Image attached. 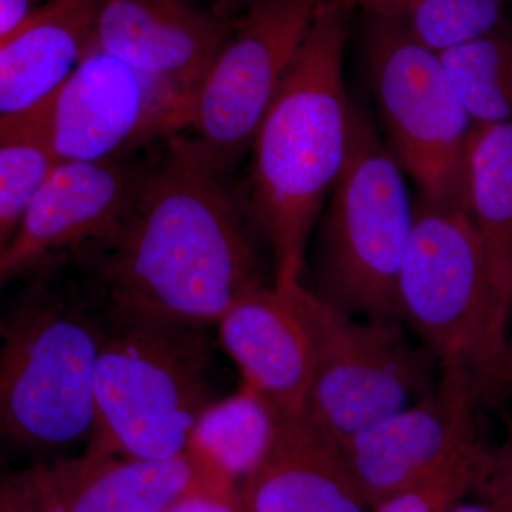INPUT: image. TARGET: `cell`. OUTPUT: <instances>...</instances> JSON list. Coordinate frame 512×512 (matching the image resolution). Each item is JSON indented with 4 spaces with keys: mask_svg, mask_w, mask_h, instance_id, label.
Segmentation results:
<instances>
[{
    "mask_svg": "<svg viewBox=\"0 0 512 512\" xmlns=\"http://www.w3.org/2000/svg\"><path fill=\"white\" fill-rule=\"evenodd\" d=\"M0 512H2V511H0Z\"/></svg>",
    "mask_w": 512,
    "mask_h": 512,
    "instance_id": "30",
    "label": "cell"
},
{
    "mask_svg": "<svg viewBox=\"0 0 512 512\" xmlns=\"http://www.w3.org/2000/svg\"><path fill=\"white\" fill-rule=\"evenodd\" d=\"M448 82L474 124L512 123V25L439 53Z\"/></svg>",
    "mask_w": 512,
    "mask_h": 512,
    "instance_id": "20",
    "label": "cell"
},
{
    "mask_svg": "<svg viewBox=\"0 0 512 512\" xmlns=\"http://www.w3.org/2000/svg\"><path fill=\"white\" fill-rule=\"evenodd\" d=\"M238 487L188 448L168 460H141L87 444L76 457L39 460L0 477L2 512H163Z\"/></svg>",
    "mask_w": 512,
    "mask_h": 512,
    "instance_id": "11",
    "label": "cell"
},
{
    "mask_svg": "<svg viewBox=\"0 0 512 512\" xmlns=\"http://www.w3.org/2000/svg\"><path fill=\"white\" fill-rule=\"evenodd\" d=\"M480 406L466 379L441 375L430 396L339 444L369 510L474 453Z\"/></svg>",
    "mask_w": 512,
    "mask_h": 512,
    "instance_id": "12",
    "label": "cell"
},
{
    "mask_svg": "<svg viewBox=\"0 0 512 512\" xmlns=\"http://www.w3.org/2000/svg\"><path fill=\"white\" fill-rule=\"evenodd\" d=\"M325 0H247L192 106L190 136L222 170L251 147Z\"/></svg>",
    "mask_w": 512,
    "mask_h": 512,
    "instance_id": "9",
    "label": "cell"
},
{
    "mask_svg": "<svg viewBox=\"0 0 512 512\" xmlns=\"http://www.w3.org/2000/svg\"><path fill=\"white\" fill-rule=\"evenodd\" d=\"M511 312L470 214L421 200L414 205L399 319L419 336L441 375L466 379L481 404L495 406L510 394Z\"/></svg>",
    "mask_w": 512,
    "mask_h": 512,
    "instance_id": "4",
    "label": "cell"
},
{
    "mask_svg": "<svg viewBox=\"0 0 512 512\" xmlns=\"http://www.w3.org/2000/svg\"><path fill=\"white\" fill-rule=\"evenodd\" d=\"M500 446L484 444L474 466L471 493L491 512H512V419Z\"/></svg>",
    "mask_w": 512,
    "mask_h": 512,
    "instance_id": "24",
    "label": "cell"
},
{
    "mask_svg": "<svg viewBox=\"0 0 512 512\" xmlns=\"http://www.w3.org/2000/svg\"><path fill=\"white\" fill-rule=\"evenodd\" d=\"M365 69L370 92L400 167L421 201L467 211V154L474 123L448 82L437 53L399 20L370 15Z\"/></svg>",
    "mask_w": 512,
    "mask_h": 512,
    "instance_id": "7",
    "label": "cell"
},
{
    "mask_svg": "<svg viewBox=\"0 0 512 512\" xmlns=\"http://www.w3.org/2000/svg\"><path fill=\"white\" fill-rule=\"evenodd\" d=\"M40 113L57 160L101 163L188 131L192 104L89 46Z\"/></svg>",
    "mask_w": 512,
    "mask_h": 512,
    "instance_id": "10",
    "label": "cell"
},
{
    "mask_svg": "<svg viewBox=\"0 0 512 512\" xmlns=\"http://www.w3.org/2000/svg\"><path fill=\"white\" fill-rule=\"evenodd\" d=\"M211 370L207 326L110 306L94 377L96 427L87 444L141 460L180 456L215 402Z\"/></svg>",
    "mask_w": 512,
    "mask_h": 512,
    "instance_id": "5",
    "label": "cell"
},
{
    "mask_svg": "<svg viewBox=\"0 0 512 512\" xmlns=\"http://www.w3.org/2000/svg\"><path fill=\"white\" fill-rule=\"evenodd\" d=\"M143 168L121 160L59 161L0 256V291L42 266L99 247L127 214Z\"/></svg>",
    "mask_w": 512,
    "mask_h": 512,
    "instance_id": "13",
    "label": "cell"
},
{
    "mask_svg": "<svg viewBox=\"0 0 512 512\" xmlns=\"http://www.w3.org/2000/svg\"><path fill=\"white\" fill-rule=\"evenodd\" d=\"M315 373L309 407L339 444L437 389L434 357L396 318L356 320L301 285Z\"/></svg>",
    "mask_w": 512,
    "mask_h": 512,
    "instance_id": "8",
    "label": "cell"
},
{
    "mask_svg": "<svg viewBox=\"0 0 512 512\" xmlns=\"http://www.w3.org/2000/svg\"><path fill=\"white\" fill-rule=\"evenodd\" d=\"M163 512H247V510L237 493L190 498Z\"/></svg>",
    "mask_w": 512,
    "mask_h": 512,
    "instance_id": "25",
    "label": "cell"
},
{
    "mask_svg": "<svg viewBox=\"0 0 512 512\" xmlns=\"http://www.w3.org/2000/svg\"><path fill=\"white\" fill-rule=\"evenodd\" d=\"M512 0H412L392 13L421 46L431 52L488 35L505 23Z\"/></svg>",
    "mask_w": 512,
    "mask_h": 512,
    "instance_id": "22",
    "label": "cell"
},
{
    "mask_svg": "<svg viewBox=\"0 0 512 512\" xmlns=\"http://www.w3.org/2000/svg\"><path fill=\"white\" fill-rule=\"evenodd\" d=\"M323 208L316 295L353 318L399 319L414 205L403 168L359 107L353 106L348 154Z\"/></svg>",
    "mask_w": 512,
    "mask_h": 512,
    "instance_id": "6",
    "label": "cell"
},
{
    "mask_svg": "<svg viewBox=\"0 0 512 512\" xmlns=\"http://www.w3.org/2000/svg\"><path fill=\"white\" fill-rule=\"evenodd\" d=\"M450 512H491V510L488 508V505L481 503V501H477V503H460Z\"/></svg>",
    "mask_w": 512,
    "mask_h": 512,
    "instance_id": "28",
    "label": "cell"
},
{
    "mask_svg": "<svg viewBox=\"0 0 512 512\" xmlns=\"http://www.w3.org/2000/svg\"><path fill=\"white\" fill-rule=\"evenodd\" d=\"M67 262L30 272L0 306V451L57 458L89 443L96 427L94 377L110 306ZM37 460V461H39Z\"/></svg>",
    "mask_w": 512,
    "mask_h": 512,
    "instance_id": "3",
    "label": "cell"
},
{
    "mask_svg": "<svg viewBox=\"0 0 512 512\" xmlns=\"http://www.w3.org/2000/svg\"><path fill=\"white\" fill-rule=\"evenodd\" d=\"M508 390H510V394H512V360H511L510 377H508Z\"/></svg>",
    "mask_w": 512,
    "mask_h": 512,
    "instance_id": "29",
    "label": "cell"
},
{
    "mask_svg": "<svg viewBox=\"0 0 512 512\" xmlns=\"http://www.w3.org/2000/svg\"><path fill=\"white\" fill-rule=\"evenodd\" d=\"M229 25V16L202 10L192 0H99L90 46L194 106Z\"/></svg>",
    "mask_w": 512,
    "mask_h": 512,
    "instance_id": "14",
    "label": "cell"
},
{
    "mask_svg": "<svg viewBox=\"0 0 512 512\" xmlns=\"http://www.w3.org/2000/svg\"><path fill=\"white\" fill-rule=\"evenodd\" d=\"M99 0H52L0 37V119L33 109L69 77L92 42Z\"/></svg>",
    "mask_w": 512,
    "mask_h": 512,
    "instance_id": "17",
    "label": "cell"
},
{
    "mask_svg": "<svg viewBox=\"0 0 512 512\" xmlns=\"http://www.w3.org/2000/svg\"><path fill=\"white\" fill-rule=\"evenodd\" d=\"M484 443L474 453L450 466L441 468L433 476L387 498L373 508V512H450L463 503L473 487L474 466Z\"/></svg>",
    "mask_w": 512,
    "mask_h": 512,
    "instance_id": "23",
    "label": "cell"
},
{
    "mask_svg": "<svg viewBox=\"0 0 512 512\" xmlns=\"http://www.w3.org/2000/svg\"><path fill=\"white\" fill-rule=\"evenodd\" d=\"M346 12L325 0L252 140L249 211L274 256V285L301 282L313 228L348 154Z\"/></svg>",
    "mask_w": 512,
    "mask_h": 512,
    "instance_id": "2",
    "label": "cell"
},
{
    "mask_svg": "<svg viewBox=\"0 0 512 512\" xmlns=\"http://www.w3.org/2000/svg\"><path fill=\"white\" fill-rule=\"evenodd\" d=\"M52 0H0V37L18 28L37 9Z\"/></svg>",
    "mask_w": 512,
    "mask_h": 512,
    "instance_id": "26",
    "label": "cell"
},
{
    "mask_svg": "<svg viewBox=\"0 0 512 512\" xmlns=\"http://www.w3.org/2000/svg\"><path fill=\"white\" fill-rule=\"evenodd\" d=\"M467 212L512 308V123L474 124L467 154Z\"/></svg>",
    "mask_w": 512,
    "mask_h": 512,
    "instance_id": "18",
    "label": "cell"
},
{
    "mask_svg": "<svg viewBox=\"0 0 512 512\" xmlns=\"http://www.w3.org/2000/svg\"><path fill=\"white\" fill-rule=\"evenodd\" d=\"M333 2L339 3L346 10L359 6L367 10L370 15H392L412 0H333Z\"/></svg>",
    "mask_w": 512,
    "mask_h": 512,
    "instance_id": "27",
    "label": "cell"
},
{
    "mask_svg": "<svg viewBox=\"0 0 512 512\" xmlns=\"http://www.w3.org/2000/svg\"><path fill=\"white\" fill-rule=\"evenodd\" d=\"M57 163L40 104L0 119V256Z\"/></svg>",
    "mask_w": 512,
    "mask_h": 512,
    "instance_id": "21",
    "label": "cell"
},
{
    "mask_svg": "<svg viewBox=\"0 0 512 512\" xmlns=\"http://www.w3.org/2000/svg\"><path fill=\"white\" fill-rule=\"evenodd\" d=\"M259 466L238 485L247 512H367L335 437L311 407L275 416Z\"/></svg>",
    "mask_w": 512,
    "mask_h": 512,
    "instance_id": "16",
    "label": "cell"
},
{
    "mask_svg": "<svg viewBox=\"0 0 512 512\" xmlns=\"http://www.w3.org/2000/svg\"><path fill=\"white\" fill-rule=\"evenodd\" d=\"M227 173L191 136L168 138L143 168L116 231L73 264L111 308L217 325L238 299L264 286Z\"/></svg>",
    "mask_w": 512,
    "mask_h": 512,
    "instance_id": "1",
    "label": "cell"
},
{
    "mask_svg": "<svg viewBox=\"0 0 512 512\" xmlns=\"http://www.w3.org/2000/svg\"><path fill=\"white\" fill-rule=\"evenodd\" d=\"M275 424L268 403L242 384L239 392L215 400L204 410L188 448L204 457L222 477L239 485L265 457Z\"/></svg>",
    "mask_w": 512,
    "mask_h": 512,
    "instance_id": "19",
    "label": "cell"
},
{
    "mask_svg": "<svg viewBox=\"0 0 512 512\" xmlns=\"http://www.w3.org/2000/svg\"><path fill=\"white\" fill-rule=\"evenodd\" d=\"M261 286L238 299L218 320L222 348L275 416L305 412L311 400L315 350L299 289Z\"/></svg>",
    "mask_w": 512,
    "mask_h": 512,
    "instance_id": "15",
    "label": "cell"
}]
</instances>
